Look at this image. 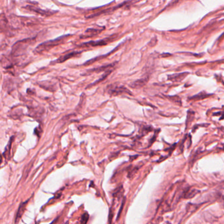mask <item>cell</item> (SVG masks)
I'll list each match as a JSON object with an SVG mask.
<instances>
[{
	"label": "cell",
	"instance_id": "6da1fadb",
	"mask_svg": "<svg viewBox=\"0 0 224 224\" xmlns=\"http://www.w3.org/2000/svg\"><path fill=\"white\" fill-rule=\"evenodd\" d=\"M70 36V35L62 36L59 37L55 39V40L43 42L40 45H39L36 48L35 52L37 53H42L43 52L49 51V50L52 49L53 47H55V46H57L63 43L66 39L69 37Z\"/></svg>",
	"mask_w": 224,
	"mask_h": 224
},
{
	"label": "cell",
	"instance_id": "7a4b0ae2",
	"mask_svg": "<svg viewBox=\"0 0 224 224\" xmlns=\"http://www.w3.org/2000/svg\"><path fill=\"white\" fill-rule=\"evenodd\" d=\"M35 41V38L25 39L23 40L17 41L13 45L12 50H11V55L13 57H19V56L22 55L26 51L28 47Z\"/></svg>",
	"mask_w": 224,
	"mask_h": 224
},
{
	"label": "cell",
	"instance_id": "3957f363",
	"mask_svg": "<svg viewBox=\"0 0 224 224\" xmlns=\"http://www.w3.org/2000/svg\"><path fill=\"white\" fill-rule=\"evenodd\" d=\"M13 28L4 13L0 14V32L9 36L12 35Z\"/></svg>",
	"mask_w": 224,
	"mask_h": 224
},
{
	"label": "cell",
	"instance_id": "277c9868",
	"mask_svg": "<svg viewBox=\"0 0 224 224\" xmlns=\"http://www.w3.org/2000/svg\"><path fill=\"white\" fill-rule=\"evenodd\" d=\"M108 93L111 95V96H118V95H120L122 94H131V93L128 89L122 85H109L108 87Z\"/></svg>",
	"mask_w": 224,
	"mask_h": 224
},
{
	"label": "cell",
	"instance_id": "5b68a950",
	"mask_svg": "<svg viewBox=\"0 0 224 224\" xmlns=\"http://www.w3.org/2000/svg\"><path fill=\"white\" fill-rule=\"evenodd\" d=\"M114 37L113 36V37L105 38V39H103V40H98V41H91L89 42L83 43L80 46L83 47L103 46V45H107L109 43L113 41L114 40Z\"/></svg>",
	"mask_w": 224,
	"mask_h": 224
},
{
	"label": "cell",
	"instance_id": "8992f818",
	"mask_svg": "<svg viewBox=\"0 0 224 224\" xmlns=\"http://www.w3.org/2000/svg\"><path fill=\"white\" fill-rule=\"evenodd\" d=\"M25 9L32 11V12L38 13L39 15H41L44 16H52V15H54L55 13H57V11H50V10H48V11L43 10V9H41L40 8H38V7H36L34 6H32V5H27V6L25 7Z\"/></svg>",
	"mask_w": 224,
	"mask_h": 224
},
{
	"label": "cell",
	"instance_id": "52a82bcc",
	"mask_svg": "<svg viewBox=\"0 0 224 224\" xmlns=\"http://www.w3.org/2000/svg\"><path fill=\"white\" fill-rule=\"evenodd\" d=\"M187 75H189L188 72H182L172 75H168V80L173 82H181L187 76Z\"/></svg>",
	"mask_w": 224,
	"mask_h": 224
},
{
	"label": "cell",
	"instance_id": "ba28073f",
	"mask_svg": "<svg viewBox=\"0 0 224 224\" xmlns=\"http://www.w3.org/2000/svg\"><path fill=\"white\" fill-rule=\"evenodd\" d=\"M30 199L25 201V202L24 203H21V204L20 205L19 207V209L17 210V212H16V218H15V223H18L19 221L20 220V218H22V215H23L24 212L26 210V205L28 204V203H29Z\"/></svg>",
	"mask_w": 224,
	"mask_h": 224
},
{
	"label": "cell",
	"instance_id": "9c48e42d",
	"mask_svg": "<svg viewBox=\"0 0 224 224\" xmlns=\"http://www.w3.org/2000/svg\"><path fill=\"white\" fill-rule=\"evenodd\" d=\"M149 81V77H145L141 78L140 80H137L133 82L131 84V87L134 88H139L143 87L145 85H146Z\"/></svg>",
	"mask_w": 224,
	"mask_h": 224
},
{
	"label": "cell",
	"instance_id": "30bf717a",
	"mask_svg": "<svg viewBox=\"0 0 224 224\" xmlns=\"http://www.w3.org/2000/svg\"><path fill=\"white\" fill-rule=\"evenodd\" d=\"M79 54H80V52H76V51L72 52V53H70L69 54H66L63 56V57H60L59 58H58L57 60V62L62 63V62H63L67 60L69 58L76 57V56L78 55Z\"/></svg>",
	"mask_w": 224,
	"mask_h": 224
},
{
	"label": "cell",
	"instance_id": "8fae6325",
	"mask_svg": "<svg viewBox=\"0 0 224 224\" xmlns=\"http://www.w3.org/2000/svg\"><path fill=\"white\" fill-rule=\"evenodd\" d=\"M212 94H207L204 91H201L199 94L195 95V96L190 97L189 99L192 100H200L204 99L206 98H208L210 96H212Z\"/></svg>",
	"mask_w": 224,
	"mask_h": 224
},
{
	"label": "cell",
	"instance_id": "7c38bea8",
	"mask_svg": "<svg viewBox=\"0 0 224 224\" xmlns=\"http://www.w3.org/2000/svg\"><path fill=\"white\" fill-rule=\"evenodd\" d=\"M114 64H108V65H105V66H103L99 67V68H96L91 70V72H96V73H99L101 71H105L109 70H113V68H114Z\"/></svg>",
	"mask_w": 224,
	"mask_h": 224
},
{
	"label": "cell",
	"instance_id": "4fadbf2b",
	"mask_svg": "<svg viewBox=\"0 0 224 224\" xmlns=\"http://www.w3.org/2000/svg\"><path fill=\"white\" fill-rule=\"evenodd\" d=\"M102 31V30H99V29H95V28H89L87 29L85 32V36L83 38L86 37H93L94 36H96Z\"/></svg>",
	"mask_w": 224,
	"mask_h": 224
},
{
	"label": "cell",
	"instance_id": "5bb4252c",
	"mask_svg": "<svg viewBox=\"0 0 224 224\" xmlns=\"http://www.w3.org/2000/svg\"><path fill=\"white\" fill-rule=\"evenodd\" d=\"M198 193V191L197 190H195V189H193L191 190V191H189V190H187L186 192H185V195L183 197L185 198L186 199H190V198H192L193 197H195V196Z\"/></svg>",
	"mask_w": 224,
	"mask_h": 224
},
{
	"label": "cell",
	"instance_id": "9a60e30c",
	"mask_svg": "<svg viewBox=\"0 0 224 224\" xmlns=\"http://www.w3.org/2000/svg\"><path fill=\"white\" fill-rule=\"evenodd\" d=\"M167 98L170 100H171L172 102H173L178 105L181 106V98L178 96H167Z\"/></svg>",
	"mask_w": 224,
	"mask_h": 224
},
{
	"label": "cell",
	"instance_id": "2e32d148",
	"mask_svg": "<svg viewBox=\"0 0 224 224\" xmlns=\"http://www.w3.org/2000/svg\"><path fill=\"white\" fill-rule=\"evenodd\" d=\"M194 115H195V113L194 111L189 110L187 112V121H186V127L187 125H189L190 123H191L193 119H194Z\"/></svg>",
	"mask_w": 224,
	"mask_h": 224
},
{
	"label": "cell",
	"instance_id": "e0dca14e",
	"mask_svg": "<svg viewBox=\"0 0 224 224\" xmlns=\"http://www.w3.org/2000/svg\"><path fill=\"white\" fill-rule=\"evenodd\" d=\"M88 218H89V215L87 213L83 214L82 217V220H81L82 224H86V223L88 220Z\"/></svg>",
	"mask_w": 224,
	"mask_h": 224
},
{
	"label": "cell",
	"instance_id": "ac0fdd59",
	"mask_svg": "<svg viewBox=\"0 0 224 224\" xmlns=\"http://www.w3.org/2000/svg\"><path fill=\"white\" fill-rule=\"evenodd\" d=\"M124 202H125V199H124V200H123V202H122V205H121V206H120V212H119V214H118V216H117V218H116V220H119V218H120V214H121V212H122V209H123V206H124Z\"/></svg>",
	"mask_w": 224,
	"mask_h": 224
},
{
	"label": "cell",
	"instance_id": "d6986e66",
	"mask_svg": "<svg viewBox=\"0 0 224 224\" xmlns=\"http://www.w3.org/2000/svg\"><path fill=\"white\" fill-rule=\"evenodd\" d=\"M112 219H113V213H112V210H111V209H110V211H109V224H111Z\"/></svg>",
	"mask_w": 224,
	"mask_h": 224
},
{
	"label": "cell",
	"instance_id": "ffe728a7",
	"mask_svg": "<svg viewBox=\"0 0 224 224\" xmlns=\"http://www.w3.org/2000/svg\"><path fill=\"white\" fill-rule=\"evenodd\" d=\"M40 127H36V128L35 130H36V131H38V132H35V134H36V135H37V136L38 135L39 136H40V134H41V132H40V131H39V129H40Z\"/></svg>",
	"mask_w": 224,
	"mask_h": 224
},
{
	"label": "cell",
	"instance_id": "44dd1931",
	"mask_svg": "<svg viewBox=\"0 0 224 224\" xmlns=\"http://www.w3.org/2000/svg\"><path fill=\"white\" fill-rule=\"evenodd\" d=\"M56 221H57V219H56V220H55L54 222H53L52 223H50V224H54V223H55V222Z\"/></svg>",
	"mask_w": 224,
	"mask_h": 224
},
{
	"label": "cell",
	"instance_id": "7402d4cb",
	"mask_svg": "<svg viewBox=\"0 0 224 224\" xmlns=\"http://www.w3.org/2000/svg\"><path fill=\"white\" fill-rule=\"evenodd\" d=\"M63 224H68V222H66V223H63Z\"/></svg>",
	"mask_w": 224,
	"mask_h": 224
}]
</instances>
